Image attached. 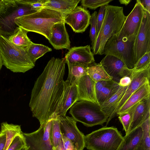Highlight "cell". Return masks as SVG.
I'll list each match as a JSON object with an SVG mask.
<instances>
[{
    "instance_id": "obj_1",
    "label": "cell",
    "mask_w": 150,
    "mask_h": 150,
    "mask_svg": "<svg viewBox=\"0 0 150 150\" xmlns=\"http://www.w3.org/2000/svg\"><path fill=\"white\" fill-rule=\"evenodd\" d=\"M66 59L52 57L35 82L29 106L40 125L55 115L64 91Z\"/></svg>"
},
{
    "instance_id": "obj_2",
    "label": "cell",
    "mask_w": 150,
    "mask_h": 150,
    "mask_svg": "<svg viewBox=\"0 0 150 150\" xmlns=\"http://www.w3.org/2000/svg\"><path fill=\"white\" fill-rule=\"evenodd\" d=\"M66 15L44 7L35 13L17 18L15 23L28 32L40 34L48 40L52 26L64 21Z\"/></svg>"
},
{
    "instance_id": "obj_3",
    "label": "cell",
    "mask_w": 150,
    "mask_h": 150,
    "mask_svg": "<svg viewBox=\"0 0 150 150\" xmlns=\"http://www.w3.org/2000/svg\"><path fill=\"white\" fill-rule=\"evenodd\" d=\"M126 18L122 7L106 6L104 20L95 42L91 47L93 54L102 55L106 42L112 37L118 35Z\"/></svg>"
},
{
    "instance_id": "obj_4",
    "label": "cell",
    "mask_w": 150,
    "mask_h": 150,
    "mask_svg": "<svg viewBox=\"0 0 150 150\" xmlns=\"http://www.w3.org/2000/svg\"><path fill=\"white\" fill-rule=\"evenodd\" d=\"M0 54L2 65L14 73H24L33 68L35 63L26 49L11 42L7 37L0 35Z\"/></svg>"
},
{
    "instance_id": "obj_5",
    "label": "cell",
    "mask_w": 150,
    "mask_h": 150,
    "mask_svg": "<svg viewBox=\"0 0 150 150\" xmlns=\"http://www.w3.org/2000/svg\"><path fill=\"white\" fill-rule=\"evenodd\" d=\"M123 139L117 128L105 126L85 135V147L89 150H117Z\"/></svg>"
},
{
    "instance_id": "obj_6",
    "label": "cell",
    "mask_w": 150,
    "mask_h": 150,
    "mask_svg": "<svg viewBox=\"0 0 150 150\" xmlns=\"http://www.w3.org/2000/svg\"><path fill=\"white\" fill-rule=\"evenodd\" d=\"M69 113L76 122L87 127L102 125L108 119L99 105L85 100L75 103L70 108Z\"/></svg>"
},
{
    "instance_id": "obj_7",
    "label": "cell",
    "mask_w": 150,
    "mask_h": 150,
    "mask_svg": "<svg viewBox=\"0 0 150 150\" xmlns=\"http://www.w3.org/2000/svg\"><path fill=\"white\" fill-rule=\"evenodd\" d=\"M41 9L34 8L27 0H15V3L0 14V35L6 37L12 35L18 27L15 23L17 18L31 14Z\"/></svg>"
},
{
    "instance_id": "obj_8",
    "label": "cell",
    "mask_w": 150,
    "mask_h": 150,
    "mask_svg": "<svg viewBox=\"0 0 150 150\" xmlns=\"http://www.w3.org/2000/svg\"><path fill=\"white\" fill-rule=\"evenodd\" d=\"M134 41L118 40L117 35H114L106 42L102 54L117 57L123 62L128 69L132 70L135 64Z\"/></svg>"
},
{
    "instance_id": "obj_9",
    "label": "cell",
    "mask_w": 150,
    "mask_h": 150,
    "mask_svg": "<svg viewBox=\"0 0 150 150\" xmlns=\"http://www.w3.org/2000/svg\"><path fill=\"white\" fill-rule=\"evenodd\" d=\"M144 10L139 0H137L129 14L126 16L117 35L118 40L134 41L138 32L143 16Z\"/></svg>"
},
{
    "instance_id": "obj_10",
    "label": "cell",
    "mask_w": 150,
    "mask_h": 150,
    "mask_svg": "<svg viewBox=\"0 0 150 150\" xmlns=\"http://www.w3.org/2000/svg\"><path fill=\"white\" fill-rule=\"evenodd\" d=\"M54 118L40 125L35 131L30 133L23 132L25 145L22 150H53L50 140V131Z\"/></svg>"
},
{
    "instance_id": "obj_11",
    "label": "cell",
    "mask_w": 150,
    "mask_h": 150,
    "mask_svg": "<svg viewBox=\"0 0 150 150\" xmlns=\"http://www.w3.org/2000/svg\"><path fill=\"white\" fill-rule=\"evenodd\" d=\"M133 50L135 64L145 54L150 52V13L145 10L134 41Z\"/></svg>"
},
{
    "instance_id": "obj_12",
    "label": "cell",
    "mask_w": 150,
    "mask_h": 150,
    "mask_svg": "<svg viewBox=\"0 0 150 150\" xmlns=\"http://www.w3.org/2000/svg\"><path fill=\"white\" fill-rule=\"evenodd\" d=\"M62 135L70 140L77 150H83L85 147L84 134L76 125V122L72 117L58 116Z\"/></svg>"
},
{
    "instance_id": "obj_13",
    "label": "cell",
    "mask_w": 150,
    "mask_h": 150,
    "mask_svg": "<svg viewBox=\"0 0 150 150\" xmlns=\"http://www.w3.org/2000/svg\"><path fill=\"white\" fill-rule=\"evenodd\" d=\"M100 63L112 80L118 83L122 78L131 77L132 73V70L128 69L121 60L112 55H106Z\"/></svg>"
},
{
    "instance_id": "obj_14",
    "label": "cell",
    "mask_w": 150,
    "mask_h": 150,
    "mask_svg": "<svg viewBox=\"0 0 150 150\" xmlns=\"http://www.w3.org/2000/svg\"><path fill=\"white\" fill-rule=\"evenodd\" d=\"M91 15L89 11L81 6H77L65 16L64 22L76 33L84 32L90 24Z\"/></svg>"
},
{
    "instance_id": "obj_15",
    "label": "cell",
    "mask_w": 150,
    "mask_h": 150,
    "mask_svg": "<svg viewBox=\"0 0 150 150\" xmlns=\"http://www.w3.org/2000/svg\"><path fill=\"white\" fill-rule=\"evenodd\" d=\"M66 63L88 67L95 62L90 45L70 48L66 54Z\"/></svg>"
},
{
    "instance_id": "obj_16",
    "label": "cell",
    "mask_w": 150,
    "mask_h": 150,
    "mask_svg": "<svg viewBox=\"0 0 150 150\" xmlns=\"http://www.w3.org/2000/svg\"><path fill=\"white\" fill-rule=\"evenodd\" d=\"M127 112L130 116V123L128 133L140 126L144 121L150 117V97L136 104Z\"/></svg>"
},
{
    "instance_id": "obj_17",
    "label": "cell",
    "mask_w": 150,
    "mask_h": 150,
    "mask_svg": "<svg viewBox=\"0 0 150 150\" xmlns=\"http://www.w3.org/2000/svg\"><path fill=\"white\" fill-rule=\"evenodd\" d=\"M64 21L54 24L52 27L48 40L54 49L59 50H69L70 43L69 35L67 31Z\"/></svg>"
},
{
    "instance_id": "obj_18",
    "label": "cell",
    "mask_w": 150,
    "mask_h": 150,
    "mask_svg": "<svg viewBox=\"0 0 150 150\" xmlns=\"http://www.w3.org/2000/svg\"><path fill=\"white\" fill-rule=\"evenodd\" d=\"M150 67L140 71L133 72L131 76V82L128 86L115 110V114L129 96L139 87L149 81Z\"/></svg>"
},
{
    "instance_id": "obj_19",
    "label": "cell",
    "mask_w": 150,
    "mask_h": 150,
    "mask_svg": "<svg viewBox=\"0 0 150 150\" xmlns=\"http://www.w3.org/2000/svg\"><path fill=\"white\" fill-rule=\"evenodd\" d=\"M95 84L96 82L88 75L81 77L76 84L78 101L85 100L99 104L96 95Z\"/></svg>"
},
{
    "instance_id": "obj_20",
    "label": "cell",
    "mask_w": 150,
    "mask_h": 150,
    "mask_svg": "<svg viewBox=\"0 0 150 150\" xmlns=\"http://www.w3.org/2000/svg\"><path fill=\"white\" fill-rule=\"evenodd\" d=\"M77 101L78 93L76 85H69L64 81L63 95L55 113V117L66 116L67 110Z\"/></svg>"
},
{
    "instance_id": "obj_21",
    "label": "cell",
    "mask_w": 150,
    "mask_h": 150,
    "mask_svg": "<svg viewBox=\"0 0 150 150\" xmlns=\"http://www.w3.org/2000/svg\"><path fill=\"white\" fill-rule=\"evenodd\" d=\"M150 97V81H148L139 87L132 93L116 112L118 115L127 112L134 105Z\"/></svg>"
},
{
    "instance_id": "obj_22",
    "label": "cell",
    "mask_w": 150,
    "mask_h": 150,
    "mask_svg": "<svg viewBox=\"0 0 150 150\" xmlns=\"http://www.w3.org/2000/svg\"><path fill=\"white\" fill-rule=\"evenodd\" d=\"M127 86H120L113 96L100 105L101 110L108 118L106 126L116 115L115 110L118 103L123 97Z\"/></svg>"
},
{
    "instance_id": "obj_23",
    "label": "cell",
    "mask_w": 150,
    "mask_h": 150,
    "mask_svg": "<svg viewBox=\"0 0 150 150\" xmlns=\"http://www.w3.org/2000/svg\"><path fill=\"white\" fill-rule=\"evenodd\" d=\"M143 134L140 126L123 137V139L117 150H136Z\"/></svg>"
},
{
    "instance_id": "obj_24",
    "label": "cell",
    "mask_w": 150,
    "mask_h": 150,
    "mask_svg": "<svg viewBox=\"0 0 150 150\" xmlns=\"http://www.w3.org/2000/svg\"><path fill=\"white\" fill-rule=\"evenodd\" d=\"M81 0H48L44 7L51 9L66 15L73 10Z\"/></svg>"
},
{
    "instance_id": "obj_25",
    "label": "cell",
    "mask_w": 150,
    "mask_h": 150,
    "mask_svg": "<svg viewBox=\"0 0 150 150\" xmlns=\"http://www.w3.org/2000/svg\"><path fill=\"white\" fill-rule=\"evenodd\" d=\"M28 32L23 29L18 27L14 33L7 37L12 43L20 47L27 49L33 42L28 37Z\"/></svg>"
},
{
    "instance_id": "obj_26",
    "label": "cell",
    "mask_w": 150,
    "mask_h": 150,
    "mask_svg": "<svg viewBox=\"0 0 150 150\" xmlns=\"http://www.w3.org/2000/svg\"><path fill=\"white\" fill-rule=\"evenodd\" d=\"M0 131L4 132L6 135V144L4 150H7L15 137L23 133L20 125L9 124L6 122L1 123Z\"/></svg>"
},
{
    "instance_id": "obj_27",
    "label": "cell",
    "mask_w": 150,
    "mask_h": 150,
    "mask_svg": "<svg viewBox=\"0 0 150 150\" xmlns=\"http://www.w3.org/2000/svg\"><path fill=\"white\" fill-rule=\"evenodd\" d=\"M69 69L68 78L65 82L69 85H76L82 76L87 75V67L84 66L67 64Z\"/></svg>"
},
{
    "instance_id": "obj_28",
    "label": "cell",
    "mask_w": 150,
    "mask_h": 150,
    "mask_svg": "<svg viewBox=\"0 0 150 150\" xmlns=\"http://www.w3.org/2000/svg\"><path fill=\"white\" fill-rule=\"evenodd\" d=\"M87 75L96 83L103 81L112 80L100 63L95 62L87 67Z\"/></svg>"
},
{
    "instance_id": "obj_29",
    "label": "cell",
    "mask_w": 150,
    "mask_h": 150,
    "mask_svg": "<svg viewBox=\"0 0 150 150\" xmlns=\"http://www.w3.org/2000/svg\"><path fill=\"white\" fill-rule=\"evenodd\" d=\"M141 126L143 130L142 136L136 150H150V117Z\"/></svg>"
},
{
    "instance_id": "obj_30",
    "label": "cell",
    "mask_w": 150,
    "mask_h": 150,
    "mask_svg": "<svg viewBox=\"0 0 150 150\" xmlns=\"http://www.w3.org/2000/svg\"><path fill=\"white\" fill-rule=\"evenodd\" d=\"M27 52L33 61L36 60L47 52L52 51L51 48L44 45L33 43L26 49Z\"/></svg>"
},
{
    "instance_id": "obj_31",
    "label": "cell",
    "mask_w": 150,
    "mask_h": 150,
    "mask_svg": "<svg viewBox=\"0 0 150 150\" xmlns=\"http://www.w3.org/2000/svg\"><path fill=\"white\" fill-rule=\"evenodd\" d=\"M50 138L53 147L57 146L62 142L60 128L59 120L58 116L53 119L50 129Z\"/></svg>"
},
{
    "instance_id": "obj_32",
    "label": "cell",
    "mask_w": 150,
    "mask_h": 150,
    "mask_svg": "<svg viewBox=\"0 0 150 150\" xmlns=\"http://www.w3.org/2000/svg\"><path fill=\"white\" fill-rule=\"evenodd\" d=\"M120 86L119 83L112 80H108L103 88L100 97L98 100L100 105L113 96L119 90Z\"/></svg>"
},
{
    "instance_id": "obj_33",
    "label": "cell",
    "mask_w": 150,
    "mask_h": 150,
    "mask_svg": "<svg viewBox=\"0 0 150 150\" xmlns=\"http://www.w3.org/2000/svg\"><path fill=\"white\" fill-rule=\"evenodd\" d=\"M113 0H81V6L87 9L95 10L99 7L107 6Z\"/></svg>"
},
{
    "instance_id": "obj_34",
    "label": "cell",
    "mask_w": 150,
    "mask_h": 150,
    "mask_svg": "<svg viewBox=\"0 0 150 150\" xmlns=\"http://www.w3.org/2000/svg\"><path fill=\"white\" fill-rule=\"evenodd\" d=\"M150 67V52L145 54L135 64L132 73L139 71Z\"/></svg>"
},
{
    "instance_id": "obj_35",
    "label": "cell",
    "mask_w": 150,
    "mask_h": 150,
    "mask_svg": "<svg viewBox=\"0 0 150 150\" xmlns=\"http://www.w3.org/2000/svg\"><path fill=\"white\" fill-rule=\"evenodd\" d=\"M97 14V12L95 11L92 13L90 20L91 28L89 36L91 42V47L94 45L97 35L96 26Z\"/></svg>"
},
{
    "instance_id": "obj_36",
    "label": "cell",
    "mask_w": 150,
    "mask_h": 150,
    "mask_svg": "<svg viewBox=\"0 0 150 150\" xmlns=\"http://www.w3.org/2000/svg\"><path fill=\"white\" fill-rule=\"evenodd\" d=\"M25 145V139L23 134H18L15 137L7 150H22Z\"/></svg>"
},
{
    "instance_id": "obj_37",
    "label": "cell",
    "mask_w": 150,
    "mask_h": 150,
    "mask_svg": "<svg viewBox=\"0 0 150 150\" xmlns=\"http://www.w3.org/2000/svg\"><path fill=\"white\" fill-rule=\"evenodd\" d=\"M118 119L123 127V130L127 134L129 130L130 123V116L127 112L121 113L118 115Z\"/></svg>"
},
{
    "instance_id": "obj_38",
    "label": "cell",
    "mask_w": 150,
    "mask_h": 150,
    "mask_svg": "<svg viewBox=\"0 0 150 150\" xmlns=\"http://www.w3.org/2000/svg\"><path fill=\"white\" fill-rule=\"evenodd\" d=\"M106 6L100 7L96 18L97 34L98 33L104 18L106 11Z\"/></svg>"
},
{
    "instance_id": "obj_39",
    "label": "cell",
    "mask_w": 150,
    "mask_h": 150,
    "mask_svg": "<svg viewBox=\"0 0 150 150\" xmlns=\"http://www.w3.org/2000/svg\"><path fill=\"white\" fill-rule=\"evenodd\" d=\"M108 81H103L96 83L95 89L98 101L99 100L103 88L107 83Z\"/></svg>"
},
{
    "instance_id": "obj_40",
    "label": "cell",
    "mask_w": 150,
    "mask_h": 150,
    "mask_svg": "<svg viewBox=\"0 0 150 150\" xmlns=\"http://www.w3.org/2000/svg\"><path fill=\"white\" fill-rule=\"evenodd\" d=\"M64 147L66 150H77L74 144L69 139L65 136H62Z\"/></svg>"
},
{
    "instance_id": "obj_41",
    "label": "cell",
    "mask_w": 150,
    "mask_h": 150,
    "mask_svg": "<svg viewBox=\"0 0 150 150\" xmlns=\"http://www.w3.org/2000/svg\"><path fill=\"white\" fill-rule=\"evenodd\" d=\"M15 0H0V14L4 12L10 6L13 4Z\"/></svg>"
},
{
    "instance_id": "obj_42",
    "label": "cell",
    "mask_w": 150,
    "mask_h": 150,
    "mask_svg": "<svg viewBox=\"0 0 150 150\" xmlns=\"http://www.w3.org/2000/svg\"><path fill=\"white\" fill-rule=\"evenodd\" d=\"M131 77L126 76L122 78L120 80L119 85L120 86L126 87L128 86L131 82Z\"/></svg>"
},
{
    "instance_id": "obj_43",
    "label": "cell",
    "mask_w": 150,
    "mask_h": 150,
    "mask_svg": "<svg viewBox=\"0 0 150 150\" xmlns=\"http://www.w3.org/2000/svg\"><path fill=\"white\" fill-rule=\"evenodd\" d=\"M6 142V135L4 132L0 131V150H4Z\"/></svg>"
},
{
    "instance_id": "obj_44",
    "label": "cell",
    "mask_w": 150,
    "mask_h": 150,
    "mask_svg": "<svg viewBox=\"0 0 150 150\" xmlns=\"http://www.w3.org/2000/svg\"><path fill=\"white\" fill-rule=\"evenodd\" d=\"M144 10L150 13V0H139Z\"/></svg>"
},
{
    "instance_id": "obj_45",
    "label": "cell",
    "mask_w": 150,
    "mask_h": 150,
    "mask_svg": "<svg viewBox=\"0 0 150 150\" xmlns=\"http://www.w3.org/2000/svg\"><path fill=\"white\" fill-rule=\"evenodd\" d=\"M53 150H66L64 148L63 141L59 146L56 147H53Z\"/></svg>"
},
{
    "instance_id": "obj_46",
    "label": "cell",
    "mask_w": 150,
    "mask_h": 150,
    "mask_svg": "<svg viewBox=\"0 0 150 150\" xmlns=\"http://www.w3.org/2000/svg\"><path fill=\"white\" fill-rule=\"evenodd\" d=\"M121 4H123L126 6L131 1V0H120L119 1Z\"/></svg>"
},
{
    "instance_id": "obj_47",
    "label": "cell",
    "mask_w": 150,
    "mask_h": 150,
    "mask_svg": "<svg viewBox=\"0 0 150 150\" xmlns=\"http://www.w3.org/2000/svg\"><path fill=\"white\" fill-rule=\"evenodd\" d=\"M2 66H3V65H2V60H1V55L0 54V70H1V69Z\"/></svg>"
}]
</instances>
